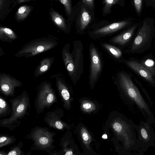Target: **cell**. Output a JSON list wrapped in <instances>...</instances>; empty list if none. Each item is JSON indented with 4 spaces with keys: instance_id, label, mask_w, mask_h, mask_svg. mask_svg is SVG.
Segmentation results:
<instances>
[{
    "instance_id": "6",
    "label": "cell",
    "mask_w": 155,
    "mask_h": 155,
    "mask_svg": "<svg viewBox=\"0 0 155 155\" xmlns=\"http://www.w3.org/2000/svg\"><path fill=\"white\" fill-rule=\"evenodd\" d=\"M57 101V97L51 83L43 81L38 86L34 105L38 114L42 113L46 108L50 107Z\"/></svg>"
},
{
    "instance_id": "34",
    "label": "cell",
    "mask_w": 155,
    "mask_h": 155,
    "mask_svg": "<svg viewBox=\"0 0 155 155\" xmlns=\"http://www.w3.org/2000/svg\"><path fill=\"white\" fill-rule=\"evenodd\" d=\"M4 2V0H0V8L1 10L2 7L3 6V5Z\"/></svg>"
},
{
    "instance_id": "36",
    "label": "cell",
    "mask_w": 155,
    "mask_h": 155,
    "mask_svg": "<svg viewBox=\"0 0 155 155\" xmlns=\"http://www.w3.org/2000/svg\"><path fill=\"white\" fill-rule=\"evenodd\" d=\"M102 137L103 138L105 139H107V135H106V134H104L102 136Z\"/></svg>"
},
{
    "instance_id": "5",
    "label": "cell",
    "mask_w": 155,
    "mask_h": 155,
    "mask_svg": "<svg viewBox=\"0 0 155 155\" xmlns=\"http://www.w3.org/2000/svg\"><path fill=\"white\" fill-rule=\"evenodd\" d=\"M58 39L48 37L32 40L23 46L15 54L16 57L25 58L32 57L45 52L56 46Z\"/></svg>"
},
{
    "instance_id": "4",
    "label": "cell",
    "mask_w": 155,
    "mask_h": 155,
    "mask_svg": "<svg viewBox=\"0 0 155 155\" xmlns=\"http://www.w3.org/2000/svg\"><path fill=\"white\" fill-rule=\"evenodd\" d=\"M56 133L48 127L36 126L31 128L25 138L31 140L32 150L44 151L49 154L55 148L54 144Z\"/></svg>"
},
{
    "instance_id": "15",
    "label": "cell",
    "mask_w": 155,
    "mask_h": 155,
    "mask_svg": "<svg viewBox=\"0 0 155 155\" xmlns=\"http://www.w3.org/2000/svg\"><path fill=\"white\" fill-rule=\"evenodd\" d=\"M54 59L53 57L43 58L37 66L34 73L35 78L39 77L47 72L51 68Z\"/></svg>"
},
{
    "instance_id": "30",
    "label": "cell",
    "mask_w": 155,
    "mask_h": 155,
    "mask_svg": "<svg viewBox=\"0 0 155 155\" xmlns=\"http://www.w3.org/2000/svg\"><path fill=\"white\" fill-rule=\"evenodd\" d=\"M82 137L83 140L85 141H87L89 139V136L86 132H84L82 135Z\"/></svg>"
},
{
    "instance_id": "37",
    "label": "cell",
    "mask_w": 155,
    "mask_h": 155,
    "mask_svg": "<svg viewBox=\"0 0 155 155\" xmlns=\"http://www.w3.org/2000/svg\"><path fill=\"white\" fill-rule=\"evenodd\" d=\"M152 147H155V138L154 143Z\"/></svg>"
},
{
    "instance_id": "12",
    "label": "cell",
    "mask_w": 155,
    "mask_h": 155,
    "mask_svg": "<svg viewBox=\"0 0 155 155\" xmlns=\"http://www.w3.org/2000/svg\"><path fill=\"white\" fill-rule=\"evenodd\" d=\"M81 6L77 19V24L79 29L83 30L91 22L92 15L90 11L82 2Z\"/></svg>"
},
{
    "instance_id": "29",
    "label": "cell",
    "mask_w": 155,
    "mask_h": 155,
    "mask_svg": "<svg viewBox=\"0 0 155 155\" xmlns=\"http://www.w3.org/2000/svg\"><path fill=\"white\" fill-rule=\"evenodd\" d=\"M154 61L151 59H148L144 62V64L145 66L148 68H153L154 65Z\"/></svg>"
},
{
    "instance_id": "14",
    "label": "cell",
    "mask_w": 155,
    "mask_h": 155,
    "mask_svg": "<svg viewBox=\"0 0 155 155\" xmlns=\"http://www.w3.org/2000/svg\"><path fill=\"white\" fill-rule=\"evenodd\" d=\"M128 22L122 21L114 22L95 30L94 33L96 35H104L116 31L126 26Z\"/></svg>"
},
{
    "instance_id": "22",
    "label": "cell",
    "mask_w": 155,
    "mask_h": 155,
    "mask_svg": "<svg viewBox=\"0 0 155 155\" xmlns=\"http://www.w3.org/2000/svg\"><path fill=\"white\" fill-rule=\"evenodd\" d=\"M103 45L115 58H119L122 56V51L117 48L106 43L103 44Z\"/></svg>"
},
{
    "instance_id": "35",
    "label": "cell",
    "mask_w": 155,
    "mask_h": 155,
    "mask_svg": "<svg viewBox=\"0 0 155 155\" xmlns=\"http://www.w3.org/2000/svg\"><path fill=\"white\" fill-rule=\"evenodd\" d=\"M29 0H18V2L19 3H21L28 1Z\"/></svg>"
},
{
    "instance_id": "33",
    "label": "cell",
    "mask_w": 155,
    "mask_h": 155,
    "mask_svg": "<svg viewBox=\"0 0 155 155\" xmlns=\"http://www.w3.org/2000/svg\"><path fill=\"white\" fill-rule=\"evenodd\" d=\"M0 155H7V153L4 150H0Z\"/></svg>"
},
{
    "instance_id": "11",
    "label": "cell",
    "mask_w": 155,
    "mask_h": 155,
    "mask_svg": "<svg viewBox=\"0 0 155 155\" xmlns=\"http://www.w3.org/2000/svg\"><path fill=\"white\" fill-rule=\"evenodd\" d=\"M150 33V26L144 22L134 40L132 50L135 51L140 48L148 39Z\"/></svg>"
},
{
    "instance_id": "16",
    "label": "cell",
    "mask_w": 155,
    "mask_h": 155,
    "mask_svg": "<svg viewBox=\"0 0 155 155\" xmlns=\"http://www.w3.org/2000/svg\"><path fill=\"white\" fill-rule=\"evenodd\" d=\"M136 28L135 26L113 38L110 41L113 43L123 45L126 44L132 37Z\"/></svg>"
},
{
    "instance_id": "3",
    "label": "cell",
    "mask_w": 155,
    "mask_h": 155,
    "mask_svg": "<svg viewBox=\"0 0 155 155\" xmlns=\"http://www.w3.org/2000/svg\"><path fill=\"white\" fill-rule=\"evenodd\" d=\"M11 112L10 116L0 120V126L14 130L20 124L21 120L29 114L30 109V97L26 90L10 100Z\"/></svg>"
},
{
    "instance_id": "31",
    "label": "cell",
    "mask_w": 155,
    "mask_h": 155,
    "mask_svg": "<svg viewBox=\"0 0 155 155\" xmlns=\"http://www.w3.org/2000/svg\"><path fill=\"white\" fill-rule=\"evenodd\" d=\"M91 105L89 103H85L83 105V107L85 109H89L91 107Z\"/></svg>"
},
{
    "instance_id": "28",
    "label": "cell",
    "mask_w": 155,
    "mask_h": 155,
    "mask_svg": "<svg viewBox=\"0 0 155 155\" xmlns=\"http://www.w3.org/2000/svg\"><path fill=\"white\" fill-rule=\"evenodd\" d=\"M125 122L123 124L119 122H115L113 124V128L117 132L120 133L123 130Z\"/></svg>"
},
{
    "instance_id": "2",
    "label": "cell",
    "mask_w": 155,
    "mask_h": 155,
    "mask_svg": "<svg viewBox=\"0 0 155 155\" xmlns=\"http://www.w3.org/2000/svg\"><path fill=\"white\" fill-rule=\"evenodd\" d=\"M73 48L70 51V44H67L62 50L63 61L71 79L74 82L79 80L83 71V47L79 40L73 42Z\"/></svg>"
},
{
    "instance_id": "7",
    "label": "cell",
    "mask_w": 155,
    "mask_h": 155,
    "mask_svg": "<svg viewBox=\"0 0 155 155\" xmlns=\"http://www.w3.org/2000/svg\"><path fill=\"white\" fill-rule=\"evenodd\" d=\"M136 130L140 152L142 155L150 147H152L155 138V132L151 124L146 121L141 120L136 125Z\"/></svg>"
},
{
    "instance_id": "10",
    "label": "cell",
    "mask_w": 155,
    "mask_h": 155,
    "mask_svg": "<svg viewBox=\"0 0 155 155\" xmlns=\"http://www.w3.org/2000/svg\"><path fill=\"white\" fill-rule=\"evenodd\" d=\"M61 111L59 109L48 112L45 115L44 121L50 127L62 130L65 126L61 119Z\"/></svg>"
},
{
    "instance_id": "18",
    "label": "cell",
    "mask_w": 155,
    "mask_h": 155,
    "mask_svg": "<svg viewBox=\"0 0 155 155\" xmlns=\"http://www.w3.org/2000/svg\"><path fill=\"white\" fill-rule=\"evenodd\" d=\"M52 20L57 26L61 29L66 31L67 29V25L63 18L57 12L52 10L51 13Z\"/></svg>"
},
{
    "instance_id": "23",
    "label": "cell",
    "mask_w": 155,
    "mask_h": 155,
    "mask_svg": "<svg viewBox=\"0 0 155 155\" xmlns=\"http://www.w3.org/2000/svg\"><path fill=\"white\" fill-rule=\"evenodd\" d=\"M23 143L21 142H19L16 145H14L11 147L7 155H24L25 153L22 150L21 148Z\"/></svg>"
},
{
    "instance_id": "20",
    "label": "cell",
    "mask_w": 155,
    "mask_h": 155,
    "mask_svg": "<svg viewBox=\"0 0 155 155\" xmlns=\"http://www.w3.org/2000/svg\"><path fill=\"white\" fill-rule=\"evenodd\" d=\"M16 138L14 135L7 134H1L0 137V148L11 145L16 141Z\"/></svg>"
},
{
    "instance_id": "17",
    "label": "cell",
    "mask_w": 155,
    "mask_h": 155,
    "mask_svg": "<svg viewBox=\"0 0 155 155\" xmlns=\"http://www.w3.org/2000/svg\"><path fill=\"white\" fill-rule=\"evenodd\" d=\"M17 38L15 33L10 28L4 27L0 28V39L1 41L12 43Z\"/></svg>"
},
{
    "instance_id": "13",
    "label": "cell",
    "mask_w": 155,
    "mask_h": 155,
    "mask_svg": "<svg viewBox=\"0 0 155 155\" xmlns=\"http://www.w3.org/2000/svg\"><path fill=\"white\" fill-rule=\"evenodd\" d=\"M126 64L146 80L151 83H154L151 72L142 64L137 61H127Z\"/></svg>"
},
{
    "instance_id": "25",
    "label": "cell",
    "mask_w": 155,
    "mask_h": 155,
    "mask_svg": "<svg viewBox=\"0 0 155 155\" xmlns=\"http://www.w3.org/2000/svg\"><path fill=\"white\" fill-rule=\"evenodd\" d=\"M64 6L66 12L68 16H71L74 13L72 6L71 0H58Z\"/></svg>"
},
{
    "instance_id": "24",
    "label": "cell",
    "mask_w": 155,
    "mask_h": 155,
    "mask_svg": "<svg viewBox=\"0 0 155 155\" xmlns=\"http://www.w3.org/2000/svg\"><path fill=\"white\" fill-rule=\"evenodd\" d=\"M119 1L120 0H103L104 5L103 9V15H106L110 13L112 6L117 4Z\"/></svg>"
},
{
    "instance_id": "21",
    "label": "cell",
    "mask_w": 155,
    "mask_h": 155,
    "mask_svg": "<svg viewBox=\"0 0 155 155\" xmlns=\"http://www.w3.org/2000/svg\"><path fill=\"white\" fill-rule=\"evenodd\" d=\"M31 10V8L30 6L24 5L20 7L16 13V19L19 20L25 19L30 13Z\"/></svg>"
},
{
    "instance_id": "8",
    "label": "cell",
    "mask_w": 155,
    "mask_h": 155,
    "mask_svg": "<svg viewBox=\"0 0 155 155\" xmlns=\"http://www.w3.org/2000/svg\"><path fill=\"white\" fill-rule=\"evenodd\" d=\"M22 85V82L11 75L4 73H0V91L6 97L14 96L15 89Z\"/></svg>"
},
{
    "instance_id": "32",
    "label": "cell",
    "mask_w": 155,
    "mask_h": 155,
    "mask_svg": "<svg viewBox=\"0 0 155 155\" xmlns=\"http://www.w3.org/2000/svg\"><path fill=\"white\" fill-rule=\"evenodd\" d=\"M73 152L71 150L67 151L64 154V155H73Z\"/></svg>"
},
{
    "instance_id": "9",
    "label": "cell",
    "mask_w": 155,
    "mask_h": 155,
    "mask_svg": "<svg viewBox=\"0 0 155 155\" xmlns=\"http://www.w3.org/2000/svg\"><path fill=\"white\" fill-rule=\"evenodd\" d=\"M90 49V66L89 80L91 84L95 83L98 78L102 70L100 57L97 49L93 44Z\"/></svg>"
},
{
    "instance_id": "19",
    "label": "cell",
    "mask_w": 155,
    "mask_h": 155,
    "mask_svg": "<svg viewBox=\"0 0 155 155\" xmlns=\"http://www.w3.org/2000/svg\"><path fill=\"white\" fill-rule=\"evenodd\" d=\"M11 108L5 98L0 96V117H6L10 115Z\"/></svg>"
},
{
    "instance_id": "1",
    "label": "cell",
    "mask_w": 155,
    "mask_h": 155,
    "mask_svg": "<svg viewBox=\"0 0 155 155\" xmlns=\"http://www.w3.org/2000/svg\"><path fill=\"white\" fill-rule=\"evenodd\" d=\"M119 78L121 86L128 96L130 104L134 107L135 111L136 109L138 110L147 121L151 124H154L155 118L149 106L130 77L121 73Z\"/></svg>"
},
{
    "instance_id": "27",
    "label": "cell",
    "mask_w": 155,
    "mask_h": 155,
    "mask_svg": "<svg viewBox=\"0 0 155 155\" xmlns=\"http://www.w3.org/2000/svg\"><path fill=\"white\" fill-rule=\"evenodd\" d=\"M142 3V0H134V3L135 8L138 13H140L141 11Z\"/></svg>"
},
{
    "instance_id": "38",
    "label": "cell",
    "mask_w": 155,
    "mask_h": 155,
    "mask_svg": "<svg viewBox=\"0 0 155 155\" xmlns=\"http://www.w3.org/2000/svg\"><path fill=\"white\" fill-rule=\"evenodd\" d=\"M150 0L152 1H155V0Z\"/></svg>"
},
{
    "instance_id": "26",
    "label": "cell",
    "mask_w": 155,
    "mask_h": 155,
    "mask_svg": "<svg viewBox=\"0 0 155 155\" xmlns=\"http://www.w3.org/2000/svg\"><path fill=\"white\" fill-rule=\"evenodd\" d=\"M81 2L93 13L94 9V0H81Z\"/></svg>"
}]
</instances>
